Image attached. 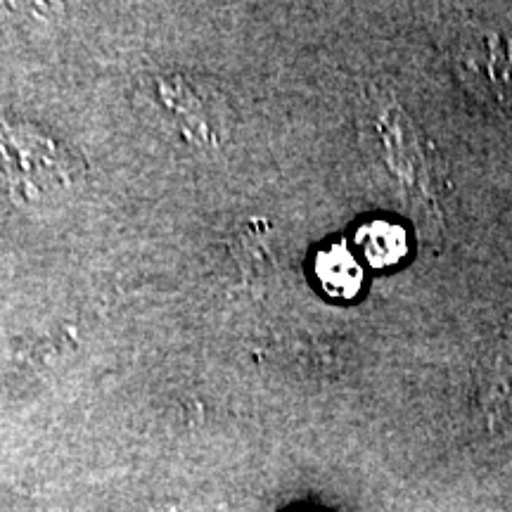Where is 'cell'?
Masks as SVG:
<instances>
[{"label":"cell","instance_id":"cell-1","mask_svg":"<svg viewBox=\"0 0 512 512\" xmlns=\"http://www.w3.org/2000/svg\"><path fill=\"white\" fill-rule=\"evenodd\" d=\"M74 159L69 147L29 124L0 121V183L17 202L50 204L72 190Z\"/></svg>","mask_w":512,"mask_h":512},{"label":"cell","instance_id":"cell-2","mask_svg":"<svg viewBox=\"0 0 512 512\" xmlns=\"http://www.w3.org/2000/svg\"><path fill=\"white\" fill-rule=\"evenodd\" d=\"M316 278L335 299H354L363 285V268L344 245H332L316 256Z\"/></svg>","mask_w":512,"mask_h":512},{"label":"cell","instance_id":"cell-3","mask_svg":"<svg viewBox=\"0 0 512 512\" xmlns=\"http://www.w3.org/2000/svg\"><path fill=\"white\" fill-rule=\"evenodd\" d=\"M356 245L373 268L396 266L408 252L406 230L389 221H370L358 228Z\"/></svg>","mask_w":512,"mask_h":512}]
</instances>
